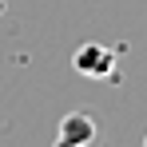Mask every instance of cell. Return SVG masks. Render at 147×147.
<instances>
[{
    "mask_svg": "<svg viewBox=\"0 0 147 147\" xmlns=\"http://www.w3.org/2000/svg\"><path fill=\"white\" fill-rule=\"evenodd\" d=\"M72 68L80 76H88V80H107V76L115 72V52L107 48V44H99V40H88V44L76 48Z\"/></svg>",
    "mask_w": 147,
    "mask_h": 147,
    "instance_id": "1",
    "label": "cell"
},
{
    "mask_svg": "<svg viewBox=\"0 0 147 147\" xmlns=\"http://www.w3.org/2000/svg\"><path fill=\"white\" fill-rule=\"evenodd\" d=\"M92 143H96V119L84 115V111H68L60 119L56 147H92Z\"/></svg>",
    "mask_w": 147,
    "mask_h": 147,
    "instance_id": "2",
    "label": "cell"
},
{
    "mask_svg": "<svg viewBox=\"0 0 147 147\" xmlns=\"http://www.w3.org/2000/svg\"><path fill=\"white\" fill-rule=\"evenodd\" d=\"M143 147H147V135H143Z\"/></svg>",
    "mask_w": 147,
    "mask_h": 147,
    "instance_id": "3",
    "label": "cell"
}]
</instances>
